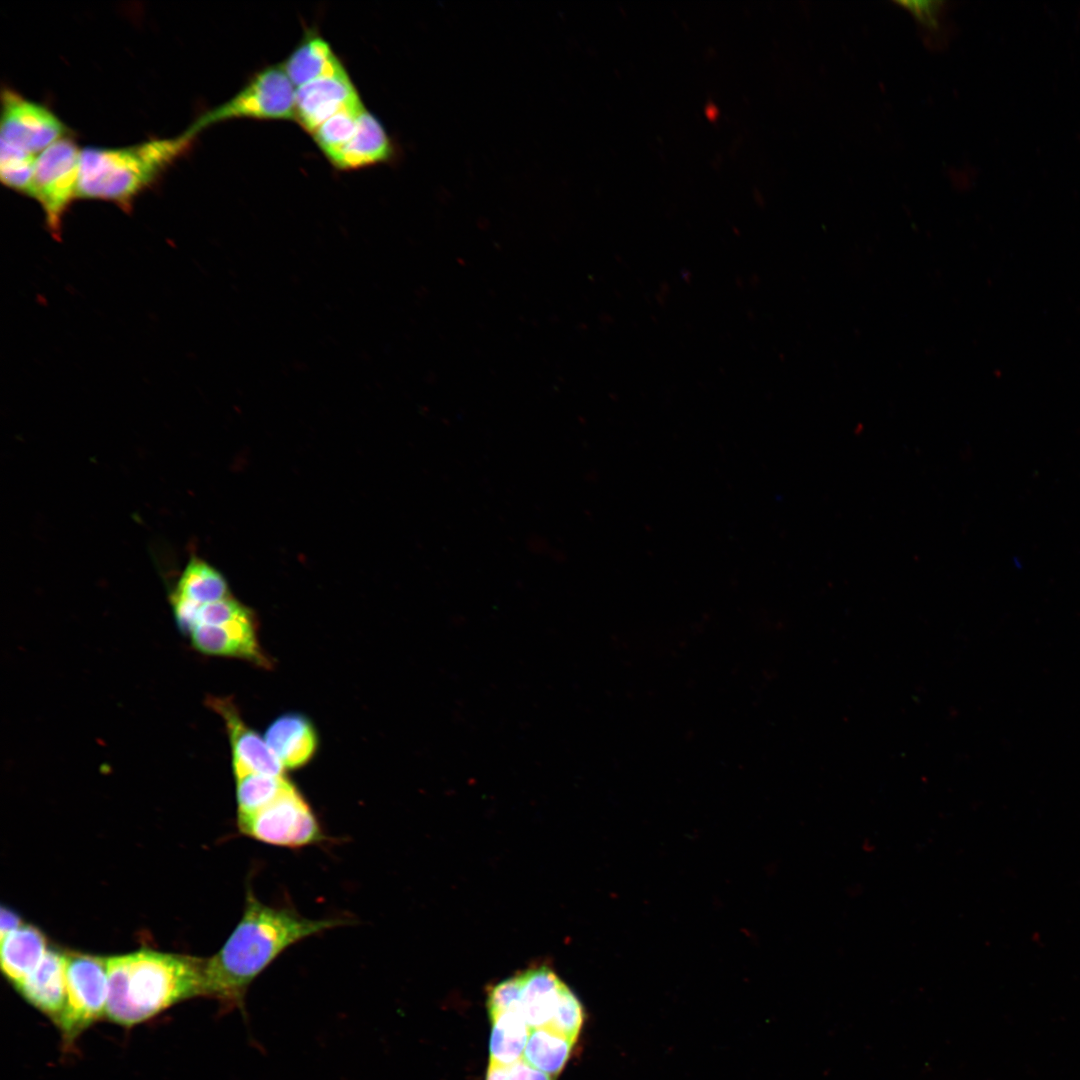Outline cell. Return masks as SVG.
Returning <instances> with one entry per match:
<instances>
[{
    "instance_id": "6da1fadb",
    "label": "cell",
    "mask_w": 1080,
    "mask_h": 1080,
    "mask_svg": "<svg viewBox=\"0 0 1080 1080\" xmlns=\"http://www.w3.org/2000/svg\"><path fill=\"white\" fill-rule=\"evenodd\" d=\"M339 919L314 920L288 907L262 903L249 888L239 923L204 962L203 996L224 1008L243 1007L248 987L283 951L307 937L345 925Z\"/></svg>"
},
{
    "instance_id": "7a4b0ae2",
    "label": "cell",
    "mask_w": 1080,
    "mask_h": 1080,
    "mask_svg": "<svg viewBox=\"0 0 1080 1080\" xmlns=\"http://www.w3.org/2000/svg\"><path fill=\"white\" fill-rule=\"evenodd\" d=\"M204 962L148 950L107 957L105 1018L130 1028L181 1001L203 996Z\"/></svg>"
},
{
    "instance_id": "3957f363",
    "label": "cell",
    "mask_w": 1080,
    "mask_h": 1080,
    "mask_svg": "<svg viewBox=\"0 0 1080 1080\" xmlns=\"http://www.w3.org/2000/svg\"><path fill=\"white\" fill-rule=\"evenodd\" d=\"M194 137L186 131L174 138L151 139L126 147L82 149L77 198L111 201L130 208L136 196L159 178Z\"/></svg>"
},
{
    "instance_id": "277c9868",
    "label": "cell",
    "mask_w": 1080,
    "mask_h": 1080,
    "mask_svg": "<svg viewBox=\"0 0 1080 1080\" xmlns=\"http://www.w3.org/2000/svg\"><path fill=\"white\" fill-rule=\"evenodd\" d=\"M107 957L66 953V1000L57 1023L65 1048L106 1015Z\"/></svg>"
},
{
    "instance_id": "5b68a950",
    "label": "cell",
    "mask_w": 1080,
    "mask_h": 1080,
    "mask_svg": "<svg viewBox=\"0 0 1080 1080\" xmlns=\"http://www.w3.org/2000/svg\"><path fill=\"white\" fill-rule=\"evenodd\" d=\"M295 120V87L283 65L257 72L230 100L203 114L187 130L196 136L202 129L230 119Z\"/></svg>"
},
{
    "instance_id": "8992f818",
    "label": "cell",
    "mask_w": 1080,
    "mask_h": 1080,
    "mask_svg": "<svg viewBox=\"0 0 1080 1080\" xmlns=\"http://www.w3.org/2000/svg\"><path fill=\"white\" fill-rule=\"evenodd\" d=\"M237 823L241 833L281 847H303L324 837L313 810L293 784L259 810L237 816Z\"/></svg>"
},
{
    "instance_id": "52a82bcc",
    "label": "cell",
    "mask_w": 1080,
    "mask_h": 1080,
    "mask_svg": "<svg viewBox=\"0 0 1080 1080\" xmlns=\"http://www.w3.org/2000/svg\"><path fill=\"white\" fill-rule=\"evenodd\" d=\"M81 150L63 137L37 155L30 197L41 205L51 232L58 234L63 215L77 199Z\"/></svg>"
},
{
    "instance_id": "ba28073f",
    "label": "cell",
    "mask_w": 1080,
    "mask_h": 1080,
    "mask_svg": "<svg viewBox=\"0 0 1080 1080\" xmlns=\"http://www.w3.org/2000/svg\"><path fill=\"white\" fill-rule=\"evenodd\" d=\"M1 102L0 143L36 155L66 137L67 127L46 106L10 88L2 90Z\"/></svg>"
},
{
    "instance_id": "9c48e42d",
    "label": "cell",
    "mask_w": 1080,
    "mask_h": 1080,
    "mask_svg": "<svg viewBox=\"0 0 1080 1080\" xmlns=\"http://www.w3.org/2000/svg\"><path fill=\"white\" fill-rule=\"evenodd\" d=\"M208 705L223 718L232 747L235 778L248 773L284 776L285 767L254 730L242 720L230 698H208Z\"/></svg>"
},
{
    "instance_id": "30bf717a",
    "label": "cell",
    "mask_w": 1080,
    "mask_h": 1080,
    "mask_svg": "<svg viewBox=\"0 0 1080 1080\" xmlns=\"http://www.w3.org/2000/svg\"><path fill=\"white\" fill-rule=\"evenodd\" d=\"M359 101L346 70L321 77L295 89V120L312 134L326 120Z\"/></svg>"
},
{
    "instance_id": "8fae6325",
    "label": "cell",
    "mask_w": 1080,
    "mask_h": 1080,
    "mask_svg": "<svg viewBox=\"0 0 1080 1080\" xmlns=\"http://www.w3.org/2000/svg\"><path fill=\"white\" fill-rule=\"evenodd\" d=\"M15 990L57 1025L66 1000V953L49 948L37 968Z\"/></svg>"
},
{
    "instance_id": "7c38bea8",
    "label": "cell",
    "mask_w": 1080,
    "mask_h": 1080,
    "mask_svg": "<svg viewBox=\"0 0 1080 1080\" xmlns=\"http://www.w3.org/2000/svg\"><path fill=\"white\" fill-rule=\"evenodd\" d=\"M189 636L193 648L203 654L244 658L263 666L269 664L257 641L254 618L224 625L198 624Z\"/></svg>"
},
{
    "instance_id": "4fadbf2b",
    "label": "cell",
    "mask_w": 1080,
    "mask_h": 1080,
    "mask_svg": "<svg viewBox=\"0 0 1080 1080\" xmlns=\"http://www.w3.org/2000/svg\"><path fill=\"white\" fill-rule=\"evenodd\" d=\"M394 155V144L385 129L365 110L354 135L327 159L337 169L352 170L390 161Z\"/></svg>"
},
{
    "instance_id": "5bb4252c",
    "label": "cell",
    "mask_w": 1080,
    "mask_h": 1080,
    "mask_svg": "<svg viewBox=\"0 0 1080 1080\" xmlns=\"http://www.w3.org/2000/svg\"><path fill=\"white\" fill-rule=\"evenodd\" d=\"M517 976L520 986L517 1010L531 1029L548 1026L566 984L546 966L527 969Z\"/></svg>"
},
{
    "instance_id": "9a60e30c",
    "label": "cell",
    "mask_w": 1080,
    "mask_h": 1080,
    "mask_svg": "<svg viewBox=\"0 0 1080 1080\" xmlns=\"http://www.w3.org/2000/svg\"><path fill=\"white\" fill-rule=\"evenodd\" d=\"M265 741L285 768L305 765L314 755L318 739L316 731L305 716L287 713L268 727Z\"/></svg>"
},
{
    "instance_id": "2e32d148",
    "label": "cell",
    "mask_w": 1080,
    "mask_h": 1080,
    "mask_svg": "<svg viewBox=\"0 0 1080 1080\" xmlns=\"http://www.w3.org/2000/svg\"><path fill=\"white\" fill-rule=\"evenodd\" d=\"M43 933L24 924L1 939V970L8 982L18 987L40 964L48 951Z\"/></svg>"
},
{
    "instance_id": "e0dca14e",
    "label": "cell",
    "mask_w": 1080,
    "mask_h": 1080,
    "mask_svg": "<svg viewBox=\"0 0 1080 1080\" xmlns=\"http://www.w3.org/2000/svg\"><path fill=\"white\" fill-rule=\"evenodd\" d=\"M283 67L295 89L318 78L345 71L329 43L314 34L304 38Z\"/></svg>"
},
{
    "instance_id": "ac0fdd59",
    "label": "cell",
    "mask_w": 1080,
    "mask_h": 1080,
    "mask_svg": "<svg viewBox=\"0 0 1080 1080\" xmlns=\"http://www.w3.org/2000/svg\"><path fill=\"white\" fill-rule=\"evenodd\" d=\"M491 1021L489 1063L509 1066L521 1060L532 1030L522 1014L518 1010H509Z\"/></svg>"
},
{
    "instance_id": "d6986e66",
    "label": "cell",
    "mask_w": 1080,
    "mask_h": 1080,
    "mask_svg": "<svg viewBox=\"0 0 1080 1080\" xmlns=\"http://www.w3.org/2000/svg\"><path fill=\"white\" fill-rule=\"evenodd\" d=\"M574 1043L549 1027L531 1030L522 1059L550 1076L561 1072Z\"/></svg>"
},
{
    "instance_id": "ffe728a7",
    "label": "cell",
    "mask_w": 1080,
    "mask_h": 1080,
    "mask_svg": "<svg viewBox=\"0 0 1080 1080\" xmlns=\"http://www.w3.org/2000/svg\"><path fill=\"white\" fill-rule=\"evenodd\" d=\"M174 593L201 605L229 597L223 576L200 560L190 561Z\"/></svg>"
},
{
    "instance_id": "44dd1931",
    "label": "cell",
    "mask_w": 1080,
    "mask_h": 1080,
    "mask_svg": "<svg viewBox=\"0 0 1080 1080\" xmlns=\"http://www.w3.org/2000/svg\"><path fill=\"white\" fill-rule=\"evenodd\" d=\"M291 785L284 776L248 773L236 778L238 816L259 810Z\"/></svg>"
},
{
    "instance_id": "7402d4cb",
    "label": "cell",
    "mask_w": 1080,
    "mask_h": 1080,
    "mask_svg": "<svg viewBox=\"0 0 1080 1080\" xmlns=\"http://www.w3.org/2000/svg\"><path fill=\"white\" fill-rule=\"evenodd\" d=\"M365 110L361 101L352 104L326 120L311 134L326 157L354 135L359 118Z\"/></svg>"
},
{
    "instance_id": "603a6c76",
    "label": "cell",
    "mask_w": 1080,
    "mask_h": 1080,
    "mask_svg": "<svg viewBox=\"0 0 1080 1080\" xmlns=\"http://www.w3.org/2000/svg\"><path fill=\"white\" fill-rule=\"evenodd\" d=\"M37 155L0 143V179L10 189L30 195Z\"/></svg>"
},
{
    "instance_id": "cb8c5ba5",
    "label": "cell",
    "mask_w": 1080,
    "mask_h": 1080,
    "mask_svg": "<svg viewBox=\"0 0 1080 1080\" xmlns=\"http://www.w3.org/2000/svg\"><path fill=\"white\" fill-rule=\"evenodd\" d=\"M583 1020V1007L566 985L561 993L553 1017L546 1027L555 1030L575 1043L583 1026Z\"/></svg>"
},
{
    "instance_id": "d4e9b609",
    "label": "cell",
    "mask_w": 1080,
    "mask_h": 1080,
    "mask_svg": "<svg viewBox=\"0 0 1080 1080\" xmlns=\"http://www.w3.org/2000/svg\"><path fill=\"white\" fill-rule=\"evenodd\" d=\"M254 618L251 611L230 596L202 605L198 624L224 625L238 620ZM197 624V625H198Z\"/></svg>"
},
{
    "instance_id": "484cf974",
    "label": "cell",
    "mask_w": 1080,
    "mask_h": 1080,
    "mask_svg": "<svg viewBox=\"0 0 1080 1080\" xmlns=\"http://www.w3.org/2000/svg\"><path fill=\"white\" fill-rule=\"evenodd\" d=\"M519 991L517 975L495 985L488 994L487 1007L490 1019L493 1020L505 1011L517 1010Z\"/></svg>"
},
{
    "instance_id": "4316f807",
    "label": "cell",
    "mask_w": 1080,
    "mask_h": 1080,
    "mask_svg": "<svg viewBox=\"0 0 1080 1080\" xmlns=\"http://www.w3.org/2000/svg\"><path fill=\"white\" fill-rule=\"evenodd\" d=\"M898 4L910 11L924 28L931 31L939 29L944 12L943 1H901Z\"/></svg>"
},
{
    "instance_id": "83f0119b",
    "label": "cell",
    "mask_w": 1080,
    "mask_h": 1080,
    "mask_svg": "<svg viewBox=\"0 0 1080 1080\" xmlns=\"http://www.w3.org/2000/svg\"><path fill=\"white\" fill-rule=\"evenodd\" d=\"M171 602L177 627L183 634L190 635L198 624L202 605L176 593H173Z\"/></svg>"
},
{
    "instance_id": "f1b7e54d",
    "label": "cell",
    "mask_w": 1080,
    "mask_h": 1080,
    "mask_svg": "<svg viewBox=\"0 0 1080 1080\" xmlns=\"http://www.w3.org/2000/svg\"><path fill=\"white\" fill-rule=\"evenodd\" d=\"M508 1080H552L551 1076L530 1066L523 1059L507 1066Z\"/></svg>"
},
{
    "instance_id": "f546056e",
    "label": "cell",
    "mask_w": 1080,
    "mask_h": 1080,
    "mask_svg": "<svg viewBox=\"0 0 1080 1080\" xmlns=\"http://www.w3.org/2000/svg\"><path fill=\"white\" fill-rule=\"evenodd\" d=\"M0 915V939L24 925L20 916L10 908L3 906Z\"/></svg>"
},
{
    "instance_id": "4dcf8cb0",
    "label": "cell",
    "mask_w": 1080,
    "mask_h": 1080,
    "mask_svg": "<svg viewBox=\"0 0 1080 1080\" xmlns=\"http://www.w3.org/2000/svg\"><path fill=\"white\" fill-rule=\"evenodd\" d=\"M485 1080H508L507 1066L489 1063Z\"/></svg>"
}]
</instances>
